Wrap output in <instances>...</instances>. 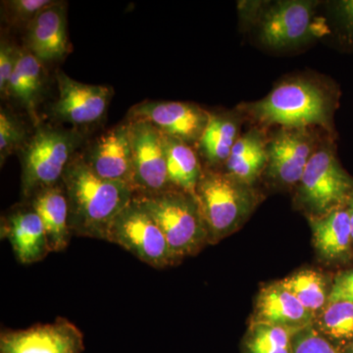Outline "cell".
<instances>
[{"instance_id": "cell-1", "label": "cell", "mask_w": 353, "mask_h": 353, "mask_svg": "<svg viewBox=\"0 0 353 353\" xmlns=\"http://www.w3.org/2000/svg\"><path fill=\"white\" fill-rule=\"evenodd\" d=\"M338 83L315 73L294 74L274 85L266 97L236 105L246 124L274 128H315L338 137L334 116L340 106Z\"/></svg>"}, {"instance_id": "cell-18", "label": "cell", "mask_w": 353, "mask_h": 353, "mask_svg": "<svg viewBox=\"0 0 353 353\" xmlns=\"http://www.w3.org/2000/svg\"><path fill=\"white\" fill-rule=\"evenodd\" d=\"M315 317L289 290L278 282L264 285L255 301L250 323L303 329L312 325Z\"/></svg>"}, {"instance_id": "cell-12", "label": "cell", "mask_w": 353, "mask_h": 353, "mask_svg": "<svg viewBox=\"0 0 353 353\" xmlns=\"http://www.w3.org/2000/svg\"><path fill=\"white\" fill-rule=\"evenodd\" d=\"M209 117V111L192 102L145 101L130 109L127 120L148 121L164 136L196 148Z\"/></svg>"}, {"instance_id": "cell-32", "label": "cell", "mask_w": 353, "mask_h": 353, "mask_svg": "<svg viewBox=\"0 0 353 353\" xmlns=\"http://www.w3.org/2000/svg\"><path fill=\"white\" fill-rule=\"evenodd\" d=\"M347 301L353 303V268L341 272L333 281L330 292L329 303Z\"/></svg>"}, {"instance_id": "cell-31", "label": "cell", "mask_w": 353, "mask_h": 353, "mask_svg": "<svg viewBox=\"0 0 353 353\" xmlns=\"http://www.w3.org/2000/svg\"><path fill=\"white\" fill-rule=\"evenodd\" d=\"M22 48L9 41L4 34L0 41V94L2 99H7L9 83L18 60H19Z\"/></svg>"}, {"instance_id": "cell-8", "label": "cell", "mask_w": 353, "mask_h": 353, "mask_svg": "<svg viewBox=\"0 0 353 353\" xmlns=\"http://www.w3.org/2000/svg\"><path fill=\"white\" fill-rule=\"evenodd\" d=\"M327 136L331 134L315 128L268 130V162L261 181L274 189H296L309 160Z\"/></svg>"}, {"instance_id": "cell-27", "label": "cell", "mask_w": 353, "mask_h": 353, "mask_svg": "<svg viewBox=\"0 0 353 353\" xmlns=\"http://www.w3.org/2000/svg\"><path fill=\"white\" fill-rule=\"evenodd\" d=\"M331 36L340 50L353 53V0L324 2Z\"/></svg>"}, {"instance_id": "cell-14", "label": "cell", "mask_w": 353, "mask_h": 353, "mask_svg": "<svg viewBox=\"0 0 353 353\" xmlns=\"http://www.w3.org/2000/svg\"><path fill=\"white\" fill-rule=\"evenodd\" d=\"M81 152L83 161L95 175L132 188V150L127 120L102 132Z\"/></svg>"}, {"instance_id": "cell-11", "label": "cell", "mask_w": 353, "mask_h": 353, "mask_svg": "<svg viewBox=\"0 0 353 353\" xmlns=\"http://www.w3.org/2000/svg\"><path fill=\"white\" fill-rule=\"evenodd\" d=\"M127 121L134 196H154L173 189L169 182L163 134L148 121Z\"/></svg>"}, {"instance_id": "cell-7", "label": "cell", "mask_w": 353, "mask_h": 353, "mask_svg": "<svg viewBox=\"0 0 353 353\" xmlns=\"http://www.w3.org/2000/svg\"><path fill=\"white\" fill-rule=\"evenodd\" d=\"M134 197L163 232L176 264L208 245V229L196 196L171 189L154 196Z\"/></svg>"}, {"instance_id": "cell-20", "label": "cell", "mask_w": 353, "mask_h": 353, "mask_svg": "<svg viewBox=\"0 0 353 353\" xmlns=\"http://www.w3.org/2000/svg\"><path fill=\"white\" fill-rule=\"evenodd\" d=\"M313 245L320 259L327 262L343 261L353 248L352 224L347 208L321 217L308 218Z\"/></svg>"}, {"instance_id": "cell-24", "label": "cell", "mask_w": 353, "mask_h": 353, "mask_svg": "<svg viewBox=\"0 0 353 353\" xmlns=\"http://www.w3.org/2000/svg\"><path fill=\"white\" fill-rule=\"evenodd\" d=\"M315 319L329 303L332 285L325 275L314 269H303L280 281Z\"/></svg>"}, {"instance_id": "cell-13", "label": "cell", "mask_w": 353, "mask_h": 353, "mask_svg": "<svg viewBox=\"0 0 353 353\" xmlns=\"http://www.w3.org/2000/svg\"><path fill=\"white\" fill-rule=\"evenodd\" d=\"M83 334L73 323H53L24 330H7L0 336V353H83Z\"/></svg>"}, {"instance_id": "cell-4", "label": "cell", "mask_w": 353, "mask_h": 353, "mask_svg": "<svg viewBox=\"0 0 353 353\" xmlns=\"http://www.w3.org/2000/svg\"><path fill=\"white\" fill-rule=\"evenodd\" d=\"M85 132L59 124L39 123L20 152L21 194L24 201L46 188L62 182L67 167L81 152Z\"/></svg>"}, {"instance_id": "cell-30", "label": "cell", "mask_w": 353, "mask_h": 353, "mask_svg": "<svg viewBox=\"0 0 353 353\" xmlns=\"http://www.w3.org/2000/svg\"><path fill=\"white\" fill-rule=\"evenodd\" d=\"M292 353H345L312 325L297 331L292 339Z\"/></svg>"}, {"instance_id": "cell-33", "label": "cell", "mask_w": 353, "mask_h": 353, "mask_svg": "<svg viewBox=\"0 0 353 353\" xmlns=\"http://www.w3.org/2000/svg\"><path fill=\"white\" fill-rule=\"evenodd\" d=\"M348 213H350V224H352V238H353V199L350 201L347 206Z\"/></svg>"}, {"instance_id": "cell-10", "label": "cell", "mask_w": 353, "mask_h": 353, "mask_svg": "<svg viewBox=\"0 0 353 353\" xmlns=\"http://www.w3.org/2000/svg\"><path fill=\"white\" fill-rule=\"evenodd\" d=\"M55 79L58 97L48 108L51 119L83 132L101 124L108 115L113 88L78 82L61 70H57Z\"/></svg>"}, {"instance_id": "cell-15", "label": "cell", "mask_w": 353, "mask_h": 353, "mask_svg": "<svg viewBox=\"0 0 353 353\" xmlns=\"http://www.w3.org/2000/svg\"><path fill=\"white\" fill-rule=\"evenodd\" d=\"M23 48L44 65L61 61L71 52L67 2L57 0L32 20L25 30Z\"/></svg>"}, {"instance_id": "cell-2", "label": "cell", "mask_w": 353, "mask_h": 353, "mask_svg": "<svg viewBox=\"0 0 353 353\" xmlns=\"http://www.w3.org/2000/svg\"><path fill=\"white\" fill-rule=\"evenodd\" d=\"M324 2L277 0L239 2L241 28L262 50L289 53L331 36Z\"/></svg>"}, {"instance_id": "cell-28", "label": "cell", "mask_w": 353, "mask_h": 353, "mask_svg": "<svg viewBox=\"0 0 353 353\" xmlns=\"http://www.w3.org/2000/svg\"><path fill=\"white\" fill-rule=\"evenodd\" d=\"M25 123L20 118L2 106L0 108V165L6 163L11 155L20 153L27 145L30 137Z\"/></svg>"}, {"instance_id": "cell-16", "label": "cell", "mask_w": 353, "mask_h": 353, "mask_svg": "<svg viewBox=\"0 0 353 353\" xmlns=\"http://www.w3.org/2000/svg\"><path fill=\"white\" fill-rule=\"evenodd\" d=\"M1 239L9 241L16 259L29 265L41 261L50 252L48 234L37 211L24 202L1 219Z\"/></svg>"}, {"instance_id": "cell-26", "label": "cell", "mask_w": 353, "mask_h": 353, "mask_svg": "<svg viewBox=\"0 0 353 353\" xmlns=\"http://www.w3.org/2000/svg\"><path fill=\"white\" fill-rule=\"evenodd\" d=\"M313 326L336 347L345 350L353 341L352 301L328 303Z\"/></svg>"}, {"instance_id": "cell-17", "label": "cell", "mask_w": 353, "mask_h": 353, "mask_svg": "<svg viewBox=\"0 0 353 353\" xmlns=\"http://www.w3.org/2000/svg\"><path fill=\"white\" fill-rule=\"evenodd\" d=\"M245 124V117L236 106L232 110L210 112L208 126L196 145L203 169L224 170Z\"/></svg>"}, {"instance_id": "cell-29", "label": "cell", "mask_w": 353, "mask_h": 353, "mask_svg": "<svg viewBox=\"0 0 353 353\" xmlns=\"http://www.w3.org/2000/svg\"><path fill=\"white\" fill-rule=\"evenodd\" d=\"M57 0H6L1 1V18L14 28H24L41 11L52 6Z\"/></svg>"}, {"instance_id": "cell-6", "label": "cell", "mask_w": 353, "mask_h": 353, "mask_svg": "<svg viewBox=\"0 0 353 353\" xmlns=\"http://www.w3.org/2000/svg\"><path fill=\"white\" fill-rule=\"evenodd\" d=\"M294 192V208L307 219L347 208L353 199V176L339 160L336 138L323 139Z\"/></svg>"}, {"instance_id": "cell-21", "label": "cell", "mask_w": 353, "mask_h": 353, "mask_svg": "<svg viewBox=\"0 0 353 353\" xmlns=\"http://www.w3.org/2000/svg\"><path fill=\"white\" fill-rule=\"evenodd\" d=\"M24 202L30 203L43 221L50 252L66 250L73 234L70 229L69 204L63 183L41 190Z\"/></svg>"}, {"instance_id": "cell-22", "label": "cell", "mask_w": 353, "mask_h": 353, "mask_svg": "<svg viewBox=\"0 0 353 353\" xmlns=\"http://www.w3.org/2000/svg\"><path fill=\"white\" fill-rule=\"evenodd\" d=\"M46 65L22 48L19 60L9 83L7 99H14L29 114L34 127L39 124L38 108L48 83Z\"/></svg>"}, {"instance_id": "cell-25", "label": "cell", "mask_w": 353, "mask_h": 353, "mask_svg": "<svg viewBox=\"0 0 353 353\" xmlns=\"http://www.w3.org/2000/svg\"><path fill=\"white\" fill-rule=\"evenodd\" d=\"M299 330L250 323L241 353H292V339Z\"/></svg>"}, {"instance_id": "cell-19", "label": "cell", "mask_w": 353, "mask_h": 353, "mask_svg": "<svg viewBox=\"0 0 353 353\" xmlns=\"http://www.w3.org/2000/svg\"><path fill=\"white\" fill-rule=\"evenodd\" d=\"M268 131L250 126L234 145L224 170L230 176L257 187L268 162Z\"/></svg>"}, {"instance_id": "cell-34", "label": "cell", "mask_w": 353, "mask_h": 353, "mask_svg": "<svg viewBox=\"0 0 353 353\" xmlns=\"http://www.w3.org/2000/svg\"><path fill=\"white\" fill-rule=\"evenodd\" d=\"M343 352H345V353H353V341L343 350Z\"/></svg>"}, {"instance_id": "cell-23", "label": "cell", "mask_w": 353, "mask_h": 353, "mask_svg": "<svg viewBox=\"0 0 353 353\" xmlns=\"http://www.w3.org/2000/svg\"><path fill=\"white\" fill-rule=\"evenodd\" d=\"M163 141L171 187L196 196L197 183L203 172L196 148L164 134Z\"/></svg>"}, {"instance_id": "cell-9", "label": "cell", "mask_w": 353, "mask_h": 353, "mask_svg": "<svg viewBox=\"0 0 353 353\" xmlns=\"http://www.w3.org/2000/svg\"><path fill=\"white\" fill-rule=\"evenodd\" d=\"M108 241L125 248L153 268L176 264L163 232L136 197L113 221Z\"/></svg>"}, {"instance_id": "cell-3", "label": "cell", "mask_w": 353, "mask_h": 353, "mask_svg": "<svg viewBox=\"0 0 353 353\" xmlns=\"http://www.w3.org/2000/svg\"><path fill=\"white\" fill-rule=\"evenodd\" d=\"M62 183L68 199L73 236L108 241L113 221L134 197L130 185L95 175L83 161L81 152L70 162Z\"/></svg>"}, {"instance_id": "cell-5", "label": "cell", "mask_w": 353, "mask_h": 353, "mask_svg": "<svg viewBox=\"0 0 353 353\" xmlns=\"http://www.w3.org/2000/svg\"><path fill=\"white\" fill-rule=\"evenodd\" d=\"M196 197L208 229L209 245L236 233L265 199L259 188L246 185L225 171L208 169L202 172Z\"/></svg>"}]
</instances>
